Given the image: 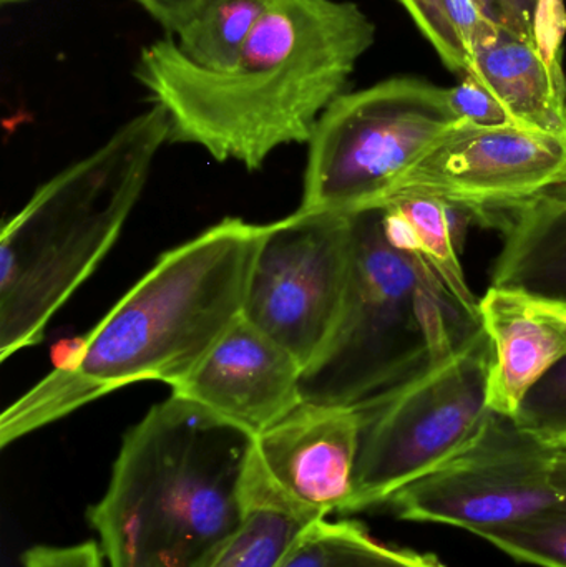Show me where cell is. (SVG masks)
Instances as JSON below:
<instances>
[{
  "label": "cell",
  "mask_w": 566,
  "mask_h": 567,
  "mask_svg": "<svg viewBox=\"0 0 566 567\" xmlns=\"http://www.w3.org/2000/svg\"><path fill=\"white\" fill-rule=\"evenodd\" d=\"M302 372L285 347L241 316L172 393L256 436L302 402Z\"/></svg>",
  "instance_id": "cell-12"
},
{
  "label": "cell",
  "mask_w": 566,
  "mask_h": 567,
  "mask_svg": "<svg viewBox=\"0 0 566 567\" xmlns=\"http://www.w3.org/2000/svg\"><path fill=\"white\" fill-rule=\"evenodd\" d=\"M102 545L33 546L22 555L23 567H105Z\"/></svg>",
  "instance_id": "cell-25"
},
{
  "label": "cell",
  "mask_w": 566,
  "mask_h": 567,
  "mask_svg": "<svg viewBox=\"0 0 566 567\" xmlns=\"http://www.w3.org/2000/svg\"><path fill=\"white\" fill-rule=\"evenodd\" d=\"M135 2L148 12L168 35H175L195 9L198 0H135Z\"/></svg>",
  "instance_id": "cell-26"
},
{
  "label": "cell",
  "mask_w": 566,
  "mask_h": 567,
  "mask_svg": "<svg viewBox=\"0 0 566 567\" xmlns=\"http://www.w3.org/2000/svg\"><path fill=\"white\" fill-rule=\"evenodd\" d=\"M263 226L226 218L169 249L105 317L0 416V445L132 383L188 379L241 317Z\"/></svg>",
  "instance_id": "cell-2"
},
{
  "label": "cell",
  "mask_w": 566,
  "mask_h": 567,
  "mask_svg": "<svg viewBox=\"0 0 566 567\" xmlns=\"http://www.w3.org/2000/svg\"><path fill=\"white\" fill-rule=\"evenodd\" d=\"M444 7L452 29L467 52L471 65V56L482 47L494 42L501 35L502 29L482 13L475 0H444Z\"/></svg>",
  "instance_id": "cell-24"
},
{
  "label": "cell",
  "mask_w": 566,
  "mask_h": 567,
  "mask_svg": "<svg viewBox=\"0 0 566 567\" xmlns=\"http://www.w3.org/2000/svg\"><path fill=\"white\" fill-rule=\"evenodd\" d=\"M449 99L459 118L471 125L504 126L514 123L497 96L475 76H462L459 85L449 89Z\"/></svg>",
  "instance_id": "cell-23"
},
{
  "label": "cell",
  "mask_w": 566,
  "mask_h": 567,
  "mask_svg": "<svg viewBox=\"0 0 566 567\" xmlns=\"http://www.w3.org/2000/svg\"><path fill=\"white\" fill-rule=\"evenodd\" d=\"M278 0H198L178 32L176 45L203 69L225 72Z\"/></svg>",
  "instance_id": "cell-18"
},
{
  "label": "cell",
  "mask_w": 566,
  "mask_h": 567,
  "mask_svg": "<svg viewBox=\"0 0 566 567\" xmlns=\"http://www.w3.org/2000/svg\"><path fill=\"white\" fill-rule=\"evenodd\" d=\"M562 56L535 40L501 35L471 56L465 75L484 83L515 125L566 138V76Z\"/></svg>",
  "instance_id": "cell-14"
},
{
  "label": "cell",
  "mask_w": 566,
  "mask_h": 567,
  "mask_svg": "<svg viewBox=\"0 0 566 567\" xmlns=\"http://www.w3.org/2000/svg\"><path fill=\"white\" fill-rule=\"evenodd\" d=\"M492 343L488 403L514 416L528 390L566 357V302L518 287L491 286L481 299Z\"/></svg>",
  "instance_id": "cell-13"
},
{
  "label": "cell",
  "mask_w": 566,
  "mask_h": 567,
  "mask_svg": "<svg viewBox=\"0 0 566 567\" xmlns=\"http://www.w3.org/2000/svg\"><path fill=\"white\" fill-rule=\"evenodd\" d=\"M359 440L356 406L301 402L255 436L248 473L306 523L348 515Z\"/></svg>",
  "instance_id": "cell-11"
},
{
  "label": "cell",
  "mask_w": 566,
  "mask_h": 567,
  "mask_svg": "<svg viewBox=\"0 0 566 567\" xmlns=\"http://www.w3.org/2000/svg\"><path fill=\"white\" fill-rule=\"evenodd\" d=\"M394 549L375 542L362 523L326 518L301 533L278 567H372Z\"/></svg>",
  "instance_id": "cell-19"
},
{
  "label": "cell",
  "mask_w": 566,
  "mask_h": 567,
  "mask_svg": "<svg viewBox=\"0 0 566 567\" xmlns=\"http://www.w3.org/2000/svg\"><path fill=\"white\" fill-rule=\"evenodd\" d=\"M351 265V213L298 209L263 226L241 316L306 370L335 332Z\"/></svg>",
  "instance_id": "cell-8"
},
{
  "label": "cell",
  "mask_w": 566,
  "mask_h": 567,
  "mask_svg": "<svg viewBox=\"0 0 566 567\" xmlns=\"http://www.w3.org/2000/svg\"><path fill=\"white\" fill-rule=\"evenodd\" d=\"M374 42L356 2L278 0L231 70L196 65L168 35L143 47L133 76L168 113L169 143L256 172L281 146L309 143Z\"/></svg>",
  "instance_id": "cell-1"
},
{
  "label": "cell",
  "mask_w": 566,
  "mask_h": 567,
  "mask_svg": "<svg viewBox=\"0 0 566 567\" xmlns=\"http://www.w3.org/2000/svg\"><path fill=\"white\" fill-rule=\"evenodd\" d=\"M478 9L482 10L485 17H487L491 22H494L498 29H505V10H504V0H475Z\"/></svg>",
  "instance_id": "cell-29"
},
{
  "label": "cell",
  "mask_w": 566,
  "mask_h": 567,
  "mask_svg": "<svg viewBox=\"0 0 566 567\" xmlns=\"http://www.w3.org/2000/svg\"><path fill=\"white\" fill-rule=\"evenodd\" d=\"M504 248L492 286L518 287L566 302V185L494 219Z\"/></svg>",
  "instance_id": "cell-15"
},
{
  "label": "cell",
  "mask_w": 566,
  "mask_h": 567,
  "mask_svg": "<svg viewBox=\"0 0 566 567\" xmlns=\"http://www.w3.org/2000/svg\"><path fill=\"white\" fill-rule=\"evenodd\" d=\"M378 208L392 246L421 259L459 302L481 313V299L465 281L459 258L469 223L478 219L474 209L411 193L392 196Z\"/></svg>",
  "instance_id": "cell-16"
},
{
  "label": "cell",
  "mask_w": 566,
  "mask_h": 567,
  "mask_svg": "<svg viewBox=\"0 0 566 567\" xmlns=\"http://www.w3.org/2000/svg\"><path fill=\"white\" fill-rule=\"evenodd\" d=\"M414 20L424 39L431 43L451 72L464 76L469 70V55L452 29L445 13L444 0H398Z\"/></svg>",
  "instance_id": "cell-22"
},
{
  "label": "cell",
  "mask_w": 566,
  "mask_h": 567,
  "mask_svg": "<svg viewBox=\"0 0 566 567\" xmlns=\"http://www.w3.org/2000/svg\"><path fill=\"white\" fill-rule=\"evenodd\" d=\"M558 452L494 413L471 446L399 489L388 505L405 522L455 526L482 538L560 499L554 482Z\"/></svg>",
  "instance_id": "cell-9"
},
{
  "label": "cell",
  "mask_w": 566,
  "mask_h": 567,
  "mask_svg": "<svg viewBox=\"0 0 566 567\" xmlns=\"http://www.w3.org/2000/svg\"><path fill=\"white\" fill-rule=\"evenodd\" d=\"M554 482L560 499L532 518L482 539L511 558L541 567H566V450L555 460Z\"/></svg>",
  "instance_id": "cell-20"
},
{
  "label": "cell",
  "mask_w": 566,
  "mask_h": 567,
  "mask_svg": "<svg viewBox=\"0 0 566 567\" xmlns=\"http://www.w3.org/2000/svg\"><path fill=\"white\" fill-rule=\"evenodd\" d=\"M255 436L169 395L125 433L86 519L109 567H199L245 518Z\"/></svg>",
  "instance_id": "cell-3"
},
{
  "label": "cell",
  "mask_w": 566,
  "mask_h": 567,
  "mask_svg": "<svg viewBox=\"0 0 566 567\" xmlns=\"http://www.w3.org/2000/svg\"><path fill=\"white\" fill-rule=\"evenodd\" d=\"M246 513L241 525L199 567H278L311 523L286 508L248 473L243 483Z\"/></svg>",
  "instance_id": "cell-17"
},
{
  "label": "cell",
  "mask_w": 566,
  "mask_h": 567,
  "mask_svg": "<svg viewBox=\"0 0 566 567\" xmlns=\"http://www.w3.org/2000/svg\"><path fill=\"white\" fill-rule=\"evenodd\" d=\"M562 185H566V138L515 123L464 122L405 175L389 198L405 193L438 196L474 209L482 221H494L495 216Z\"/></svg>",
  "instance_id": "cell-10"
},
{
  "label": "cell",
  "mask_w": 566,
  "mask_h": 567,
  "mask_svg": "<svg viewBox=\"0 0 566 567\" xmlns=\"http://www.w3.org/2000/svg\"><path fill=\"white\" fill-rule=\"evenodd\" d=\"M372 567H445L434 555L395 548L389 558Z\"/></svg>",
  "instance_id": "cell-28"
},
{
  "label": "cell",
  "mask_w": 566,
  "mask_h": 567,
  "mask_svg": "<svg viewBox=\"0 0 566 567\" xmlns=\"http://www.w3.org/2000/svg\"><path fill=\"white\" fill-rule=\"evenodd\" d=\"M169 143V116L153 103L102 146L43 183L0 235V360L39 346L66 300L122 235Z\"/></svg>",
  "instance_id": "cell-4"
},
{
  "label": "cell",
  "mask_w": 566,
  "mask_h": 567,
  "mask_svg": "<svg viewBox=\"0 0 566 567\" xmlns=\"http://www.w3.org/2000/svg\"><path fill=\"white\" fill-rule=\"evenodd\" d=\"M511 419L544 445L566 450V357L528 390Z\"/></svg>",
  "instance_id": "cell-21"
},
{
  "label": "cell",
  "mask_w": 566,
  "mask_h": 567,
  "mask_svg": "<svg viewBox=\"0 0 566 567\" xmlns=\"http://www.w3.org/2000/svg\"><path fill=\"white\" fill-rule=\"evenodd\" d=\"M449 89L394 76L329 105L309 140L299 209L378 208L409 172L461 125Z\"/></svg>",
  "instance_id": "cell-6"
},
{
  "label": "cell",
  "mask_w": 566,
  "mask_h": 567,
  "mask_svg": "<svg viewBox=\"0 0 566 567\" xmlns=\"http://www.w3.org/2000/svg\"><path fill=\"white\" fill-rule=\"evenodd\" d=\"M352 265L331 339L302 372V402L359 406L447 359L484 330L414 256L392 246L381 208L351 213Z\"/></svg>",
  "instance_id": "cell-5"
},
{
  "label": "cell",
  "mask_w": 566,
  "mask_h": 567,
  "mask_svg": "<svg viewBox=\"0 0 566 567\" xmlns=\"http://www.w3.org/2000/svg\"><path fill=\"white\" fill-rule=\"evenodd\" d=\"M485 330L398 389L359 406L361 440L348 515L389 499L464 452L494 416Z\"/></svg>",
  "instance_id": "cell-7"
},
{
  "label": "cell",
  "mask_w": 566,
  "mask_h": 567,
  "mask_svg": "<svg viewBox=\"0 0 566 567\" xmlns=\"http://www.w3.org/2000/svg\"><path fill=\"white\" fill-rule=\"evenodd\" d=\"M29 2V0H0L2 6H17V3Z\"/></svg>",
  "instance_id": "cell-30"
},
{
  "label": "cell",
  "mask_w": 566,
  "mask_h": 567,
  "mask_svg": "<svg viewBox=\"0 0 566 567\" xmlns=\"http://www.w3.org/2000/svg\"><path fill=\"white\" fill-rule=\"evenodd\" d=\"M541 6L542 0H504L505 32L518 39L535 40V25Z\"/></svg>",
  "instance_id": "cell-27"
},
{
  "label": "cell",
  "mask_w": 566,
  "mask_h": 567,
  "mask_svg": "<svg viewBox=\"0 0 566 567\" xmlns=\"http://www.w3.org/2000/svg\"><path fill=\"white\" fill-rule=\"evenodd\" d=\"M565 2H566V0H565Z\"/></svg>",
  "instance_id": "cell-31"
}]
</instances>
